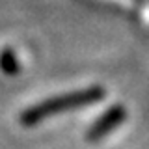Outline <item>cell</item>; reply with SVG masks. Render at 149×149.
<instances>
[{
    "label": "cell",
    "mask_w": 149,
    "mask_h": 149,
    "mask_svg": "<svg viewBox=\"0 0 149 149\" xmlns=\"http://www.w3.org/2000/svg\"><path fill=\"white\" fill-rule=\"evenodd\" d=\"M102 97V90L101 88H90V90L84 91H77V93H67V95L62 97H54V99H49L41 104L34 106V108L26 110L22 114V123L24 125H36L39 123L41 119L49 118L52 114H58V112H65L71 108H80V106H86L90 102H95Z\"/></svg>",
    "instance_id": "cell-1"
},
{
    "label": "cell",
    "mask_w": 149,
    "mask_h": 149,
    "mask_svg": "<svg viewBox=\"0 0 149 149\" xmlns=\"http://www.w3.org/2000/svg\"><path fill=\"white\" fill-rule=\"evenodd\" d=\"M123 118H125V110L121 108V106H114V108H110L90 130H88V140H99V138H102L106 132H110L114 127H118L121 121H123Z\"/></svg>",
    "instance_id": "cell-2"
}]
</instances>
